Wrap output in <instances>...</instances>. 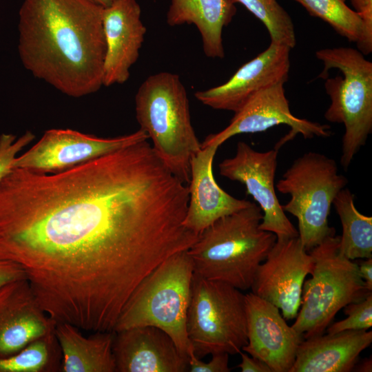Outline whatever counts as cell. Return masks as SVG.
Returning <instances> with one entry per match:
<instances>
[{"label":"cell","instance_id":"obj_1","mask_svg":"<svg viewBox=\"0 0 372 372\" xmlns=\"http://www.w3.org/2000/svg\"><path fill=\"white\" fill-rule=\"evenodd\" d=\"M188 202L147 140L57 173L13 168L0 180V260L56 322L113 331L138 285L197 240Z\"/></svg>","mask_w":372,"mask_h":372},{"label":"cell","instance_id":"obj_2","mask_svg":"<svg viewBox=\"0 0 372 372\" xmlns=\"http://www.w3.org/2000/svg\"><path fill=\"white\" fill-rule=\"evenodd\" d=\"M103 12L92 0H25L18 24L24 68L70 97L99 91L106 52Z\"/></svg>","mask_w":372,"mask_h":372},{"label":"cell","instance_id":"obj_3","mask_svg":"<svg viewBox=\"0 0 372 372\" xmlns=\"http://www.w3.org/2000/svg\"><path fill=\"white\" fill-rule=\"evenodd\" d=\"M262 212L252 203L220 218L187 250L195 273L245 291L251 289L259 265L277 237L259 227Z\"/></svg>","mask_w":372,"mask_h":372},{"label":"cell","instance_id":"obj_4","mask_svg":"<svg viewBox=\"0 0 372 372\" xmlns=\"http://www.w3.org/2000/svg\"><path fill=\"white\" fill-rule=\"evenodd\" d=\"M135 112L156 154L188 185L191 162L201 143L192 124L187 90L179 76L169 72L149 76L135 95Z\"/></svg>","mask_w":372,"mask_h":372},{"label":"cell","instance_id":"obj_5","mask_svg":"<svg viewBox=\"0 0 372 372\" xmlns=\"http://www.w3.org/2000/svg\"><path fill=\"white\" fill-rule=\"evenodd\" d=\"M194 273L187 250L167 258L132 293L113 331L142 326L157 327L167 333L188 358L194 353L187 332Z\"/></svg>","mask_w":372,"mask_h":372},{"label":"cell","instance_id":"obj_6","mask_svg":"<svg viewBox=\"0 0 372 372\" xmlns=\"http://www.w3.org/2000/svg\"><path fill=\"white\" fill-rule=\"evenodd\" d=\"M316 55L324 66L319 77L327 79L333 68L342 74L324 83L331 103L324 116L344 126L340 164L347 169L372 132V63L348 47L322 49Z\"/></svg>","mask_w":372,"mask_h":372},{"label":"cell","instance_id":"obj_7","mask_svg":"<svg viewBox=\"0 0 372 372\" xmlns=\"http://www.w3.org/2000/svg\"><path fill=\"white\" fill-rule=\"evenodd\" d=\"M340 236H327L311 249V277L302 286L301 304L292 327L304 339L322 335L338 311L364 299L366 289L358 265L339 252Z\"/></svg>","mask_w":372,"mask_h":372},{"label":"cell","instance_id":"obj_8","mask_svg":"<svg viewBox=\"0 0 372 372\" xmlns=\"http://www.w3.org/2000/svg\"><path fill=\"white\" fill-rule=\"evenodd\" d=\"M347 183L334 159L308 152L297 158L276 184L278 192L290 196L282 207L297 218L298 237L307 251L335 234L328 217L335 196Z\"/></svg>","mask_w":372,"mask_h":372},{"label":"cell","instance_id":"obj_9","mask_svg":"<svg viewBox=\"0 0 372 372\" xmlns=\"http://www.w3.org/2000/svg\"><path fill=\"white\" fill-rule=\"evenodd\" d=\"M187 332L194 355L239 353L247 344L245 294L225 282L194 273Z\"/></svg>","mask_w":372,"mask_h":372},{"label":"cell","instance_id":"obj_10","mask_svg":"<svg viewBox=\"0 0 372 372\" xmlns=\"http://www.w3.org/2000/svg\"><path fill=\"white\" fill-rule=\"evenodd\" d=\"M148 139L141 129L110 138L71 129H50L30 148L17 156L13 168L57 173Z\"/></svg>","mask_w":372,"mask_h":372},{"label":"cell","instance_id":"obj_11","mask_svg":"<svg viewBox=\"0 0 372 372\" xmlns=\"http://www.w3.org/2000/svg\"><path fill=\"white\" fill-rule=\"evenodd\" d=\"M278 150L258 152L239 141L234 156L218 165L220 174L243 184L247 193L258 203L262 212L259 227L274 234L277 239L298 236V229L289 220L276 193L275 176Z\"/></svg>","mask_w":372,"mask_h":372},{"label":"cell","instance_id":"obj_12","mask_svg":"<svg viewBox=\"0 0 372 372\" xmlns=\"http://www.w3.org/2000/svg\"><path fill=\"white\" fill-rule=\"evenodd\" d=\"M313 267V258L298 236L277 239L258 267L250 289L277 307L285 320L295 319L303 283Z\"/></svg>","mask_w":372,"mask_h":372},{"label":"cell","instance_id":"obj_13","mask_svg":"<svg viewBox=\"0 0 372 372\" xmlns=\"http://www.w3.org/2000/svg\"><path fill=\"white\" fill-rule=\"evenodd\" d=\"M287 125L290 132L275 146L280 147L300 134L304 138H326L331 136V127L295 116L290 111L284 83L265 88L252 96L231 119L229 125L218 133L208 135L201 147H220L231 137L240 134L265 132L278 125Z\"/></svg>","mask_w":372,"mask_h":372},{"label":"cell","instance_id":"obj_14","mask_svg":"<svg viewBox=\"0 0 372 372\" xmlns=\"http://www.w3.org/2000/svg\"><path fill=\"white\" fill-rule=\"evenodd\" d=\"M247 344L243 352L265 362L271 372H289L303 335L287 324L280 309L252 292L245 294Z\"/></svg>","mask_w":372,"mask_h":372},{"label":"cell","instance_id":"obj_15","mask_svg":"<svg viewBox=\"0 0 372 372\" xmlns=\"http://www.w3.org/2000/svg\"><path fill=\"white\" fill-rule=\"evenodd\" d=\"M290 50L271 43L265 51L238 68L227 82L197 91L194 96L206 106L235 113L258 92L287 81Z\"/></svg>","mask_w":372,"mask_h":372},{"label":"cell","instance_id":"obj_16","mask_svg":"<svg viewBox=\"0 0 372 372\" xmlns=\"http://www.w3.org/2000/svg\"><path fill=\"white\" fill-rule=\"evenodd\" d=\"M56 323L41 307L25 278L0 287V358L54 332Z\"/></svg>","mask_w":372,"mask_h":372},{"label":"cell","instance_id":"obj_17","mask_svg":"<svg viewBox=\"0 0 372 372\" xmlns=\"http://www.w3.org/2000/svg\"><path fill=\"white\" fill-rule=\"evenodd\" d=\"M103 26L106 44L103 85L123 84L138 59L147 32L140 5L136 0H119L103 8Z\"/></svg>","mask_w":372,"mask_h":372},{"label":"cell","instance_id":"obj_18","mask_svg":"<svg viewBox=\"0 0 372 372\" xmlns=\"http://www.w3.org/2000/svg\"><path fill=\"white\" fill-rule=\"evenodd\" d=\"M114 333L116 372L188 371V358L163 330L142 326Z\"/></svg>","mask_w":372,"mask_h":372},{"label":"cell","instance_id":"obj_19","mask_svg":"<svg viewBox=\"0 0 372 372\" xmlns=\"http://www.w3.org/2000/svg\"><path fill=\"white\" fill-rule=\"evenodd\" d=\"M218 147L214 145L201 147L191 162L189 202L183 225L197 234L220 218L252 203L229 195L217 184L212 167Z\"/></svg>","mask_w":372,"mask_h":372},{"label":"cell","instance_id":"obj_20","mask_svg":"<svg viewBox=\"0 0 372 372\" xmlns=\"http://www.w3.org/2000/svg\"><path fill=\"white\" fill-rule=\"evenodd\" d=\"M372 342V331L348 330L304 339L289 372H349Z\"/></svg>","mask_w":372,"mask_h":372},{"label":"cell","instance_id":"obj_21","mask_svg":"<svg viewBox=\"0 0 372 372\" xmlns=\"http://www.w3.org/2000/svg\"><path fill=\"white\" fill-rule=\"evenodd\" d=\"M236 13L235 4L230 0H170L166 21L169 26L194 25L205 56L223 59V30Z\"/></svg>","mask_w":372,"mask_h":372},{"label":"cell","instance_id":"obj_22","mask_svg":"<svg viewBox=\"0 0 372 372\" xmlns=\"http://www.w3.org/2000/svg\"><path fill=\"white\" fill-rule=\"evenodd\" d=\"M114 331H96L88 336L67 322H56L54 334L62 355L61 372H116Z\"/></svg>","mask_w":372,"mask_h":372},{"label":"cell","instance_id":"obj_23","mask_svg":"<svg viewBox=\"0 0 372 372\" xmlns=\"http://www.w3.org/2000/svg\"><path fill=\"white\" fill-rule=\"evenodd\" d=\"M354 198L350 189L344 187L333 201L342 229L339 252L351 260L372 258V217L356 209Z\"/></svg>","mask_w":372,"mask_h":372},{"label":"cell","instance_id":"obj_24","mask_svg":"<svg viewBox=\"0 0 372 372\" xmlns=\"http://www.w3.org/2000/svg\"><path fill=\"white\" fill-rule=\"evenodd\" d=\"M62 355L54 331L39 338L18 353L0 358V372H56Z\"/></svg>","mask_w":372,"mask_h":372},{"label":"cell","instance_id":"obj_25","mask_svg":"<svg viewBox=\"0 0 372 372\" xmlns=\"http://www.w3.org/2000/svg\"><path fill=\"white\" fill-rule=\"evenodd\" d=\"M302 5L309 14L331 25L349 42L357 43L361 38L364 25L358 14L345 0H293Z\"/></svg>","mask_w":372,"mask_h":372},{"label":"cell","instance_id":"obj_26","mask_svg":"<svg viewBox=\"0 0 372 372\" xmlns=\"http://www.w3.org/2000/svg\"><path fill=\"white\" fill-rule=\"evenodd\" d=\"M244 6L267 28L271 43L283 45L290 49L296 43L292 19L277 0H230Z\"/></svg>","mask_w":372,"mask_h":372},{"label":"cell","instance_id":"obj_27","mask_svg":"<svg viewBox=\"0 0 372 372\" xmlns=\"http://www.w3.org/2000/svg\"><path fill=\"white\" fill-rule=\"evenodd\" d=\"M348 316L342 320L330 324L327 333H335L348 330H368L372 327V293L364 299L345 307Z\"/></svg>","mask_w":372,"mask_h":372},{"label":"cell","instance_id":"obj_28","mask_svg":"<svg viewBox=\"0 0 372 372\" xmlns=\"http://www.w3.org/2000/svg\"><path fill=\"white\" fill-rule=\"evenodd\" d=\"M34 138V134L30 131L25 132L19 138L12 134L0 136V180L13 169L14 159Z\"/></svg>","mask_w":372,"mask_h":372},{"label":"cell","instance_id":"obj_29","mask_svg":"<svg viewBox=\"0 0 372 372\" xmlns=\"http://www.w3.org/2000/svg\"><path fill=\"white\" fill-rule=\"evenodd\" d=\"M351 3L364 25L357 48L362 54L368 55L372 52V0H351Z\"/></svg>","mask_w":372,"mask_h":372},{"label":"cell","instance_id":"obj_30","mask_svg":"<svg viewBox=\"0 0 372 372\" xmlns=\"http://www.w3.org/2000/svg\"><path fill=\"white\" fill-rule=\"evenodd\" d=\"M208 362H204L197 358L194 353L188 357V371L190 372H229V354L226 353H215Z\"/></svg>","mask_w":372,"mask_h":372},{"label":"cell","instance_id":"obj_31","mask_svg":"<svg viewBox=\"0 0 372 372\" xmlns=\"http://www.w3.org/2000/svg\"><path fill=\"white\" fill-rule=\"evenodd\" d=\"M25 278L22 269L13 262L0 260V287L10 281Z\"/></svg>","mask_w":372,"mask_h":372},{"label":"cell","instance_id":"obj_32","mask_svg":"<svg viewBox=\"0 0 372 372\" xmlns=\"http://www.w3.org/2000/svg\"><path fill=\"white\" fill-rule=\"evenodd\" d=\"M239 354L241 357V362L238 367L242 372H271L270 368L259 359L250 357L242 351Z\"/></svg>","mask_w":372,"mask_h":372},{"label":"cell","instance_id":"obj_33","mask_svg":"<svg viewBox=\"0 0 372 372\" xmlns=\"http://www.w3.org/2000/svg\"><path fill=\"white\" fill-rule=\"evenodd\" d=\"M359 267L360 276L369 291H372V258H366Z\"/></svg>","mask_w":372,"mask_h":372},{"label":"cell","instance_id":"obj_34","mask_svg":"<svg viewBox=\"0 0 372 372\" xmlns=\"http://www.w3.org/2000/svg\"><path fill=\"white\" fill-rule=\"evenodd\" d=\"M96 4L99 5L103 8H106L107 7H110L115 2L119 1V0H92Z\"/></svg>","mask_w":372,"mask_h":372}]
</instances>
